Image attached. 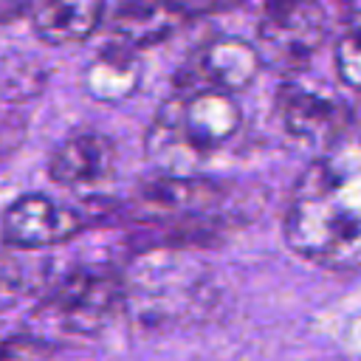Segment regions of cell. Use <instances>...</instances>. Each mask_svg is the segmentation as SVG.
<instances>
[{"instance_id":"5","label":"cell","mask_w":361,"mask_h":361,"mask_svg":"<svg viewBox=\"0 0 361 361\" xmlns=\"http://www.w3.org/2000/svg\"><path fill=\"white\" fill-rule=\"evenodd\" d=\"M276 113L288 135H293L302 144H316L322 149L338 141L350 121V107L341 96L293 79L279 85Z\"/></svg>"},{"instance_id":"10","label":"cell","mask_w":361,"mask_h":361,"mask_svg":"<svg viewBox=\"0 0 361 361\" xmlns=\"http://www.w3.org/2000/svg\"><path fill=\"white\" fill-rule=\"evenodd\" d=\"M141 85V59L135 48H127L121 42L104 45L85 68H82V90L102 102V104H118L127 102Z\"/></svg>"},{"instance_id":"11","label":"cell","mask_w":361,"mask_h":361,"mask_svg":"<svg viewBox=\"0 0 361 361\" xmlns=\"http://www.w3.org/2000/svg\"><path fill=\"white\" fill-rule=\"evenodd\" d=\"M104 11V0H39L34 3L31 25L48 45H73L102 25Z\"/></svg>"},{"instance_id":"4","label":"cell","mask_w":361,"mask_h":361,"mask_svg":"<svg viewBox=\"0 0 361 361\" xmlns=\"http://www.w3.org/2000/svg\"><path fill=\"white\" fill-rule=\"evenodd\" d=\"M327 34V17L319 0H265L257 48L279 68L296 71L310 62Z\"/></svg>"},{"instance_id":"15","label":"cell","mask_w":361,"mask_h":361,"mask_svg":"<svg viewBox=\"0 0 361 361\" xmlns=\"http://www.w3.org/2000/svg\"><path fill=\"white\" fill-rule=\"evenodd\" d=\"M34 11V0H0V25L14 23L20 17H31Z\"/></svg>"},{"instance_id":"12","label":"cell","mask_w":361,"mask_h":361,"mask_svg":"<svg viewBox=\"0 0 361 361\" xmlns=\"http://www.w3.org/2000/svg\"><path fill=\"white\" fill-rule=\"evenodd\" d=\"M336 71L347 87L361 93V0L347 3L344 25L336 42Z\"/></svg>"},{"instance_id":"13","label":"cell","mask_w":361,"mask_h":361,"mask_svg":"<svg viewBox=\"0 0 361 361\" xmlns=\"http://www.w3.org/2000/svg\"><path fill=\"white\" fill-rule=\"evenodd\" d=\"M42 85H45V73L37 62L25 59L23 54H8L0 59V99L25 102L37 96Z\"/></svg>"},{"instance_id":"2","label":"cell","mask_w":361,"mask_h":361,"mask_svg":"<svg viewBox=\"0 0 361 361\" xmlns=\"http://www.w3.org/2000/svg\"><path fill=\"white\" fill-rule=\"evenodd\" d=\"M243 127V110L226 90L189 87L169 96L147 130V158L164 175H192Z\"/></svg>"},{"instance_id":"7","label":"cell","mask_w":361,"mask_h":361,"mask_svg":"<svg viewBox=\"0 0 361 361\" xmlns=\"http://www.w3.org/2000/svg\"><path fill=\"white\" fill-rule=\"evenodd\" d=\"M259 71H262V54L254 42L240 37H214L195 54L183 76H178V90L212 87V90L237 93L245 90Z\"/></svg>"},{"instance_id":"3","label":"cell","mask_w":361,"mask_h":361,"mask_svg":"<svg viewBox=\"0 0 361 361\" xmlns=\"http://www.w3.org/2000/svg\"><path fill=\"white\" fill-rule=\"evenodd\" d=\"M124 305V276L107 268H76L56 282L42 305V316L68 333L99 330Z\"/></svg>"},{"instance_id":"8","label":"cell","mask_w":361,"mask_h":361,"mask_svg":"<svg viewBox=\"0 0 361 361\" xmlns=\"http://www.w3.org/2000/svg\"><path fill=\"white\" fill-rule=\"evenodd\" d=\"M116 169V144L96 133L82 130L59 141L48 158V175L65 189H90L104 183Z\"/></svg>"},{"instance_id":"1","label":"cell","mask_w":361,"mask_h":361,"mask_svg":"<svg viewBox=\"0 0 361 361\" xmlns=\"http://www.w3.org/2000/svg\"><path fill=\"white\" fill-rule=\"evenodd\" d=\"M288 245L327 268H361V138H338L302 172L285 212Z\"/></svg>"},{"instance_id":"6","label":"cell","mask_w":361,"mask_h":361,"mask_svg":"<svg viewBox=\"0 0 361 361\" xmlns=\"http://www.w3.org/2000/svg\"><path fill=\"white\" fill-rule=\"evenodd\" d=\"M82 228L85 220L76 209L62 206L42 192H25L14 197L0 214V240L20 251L65 243Z\"/></svg>"},{"instance_id":"14","label":"cell","mask_w":361,"mask_h":361,"mask_svg":"<svg viewBox=\"0 0 361 361\" xmlns=\"http://www.w3.org/2000/svg\"><path fill=\"white\" fill-rule=\"evenodd\" d=\"M54 344L34 333H17L0 341V361H51Z\"/></svg>"},{"instance_id":"9","label":"cell","mask_w":361,"mask_h":361,"mask_svg":"<svg viewBox=\"0 0 361 361\" xmlns=\"http://www.w3.org/2000/svg\"><path fill=\"white\" fill-rule=\"evenodd\" d=\"M183 23L186 8L175 0H121L110 14L113 39L135 51L169 39Z\"/></svg>"}]
</instances>
